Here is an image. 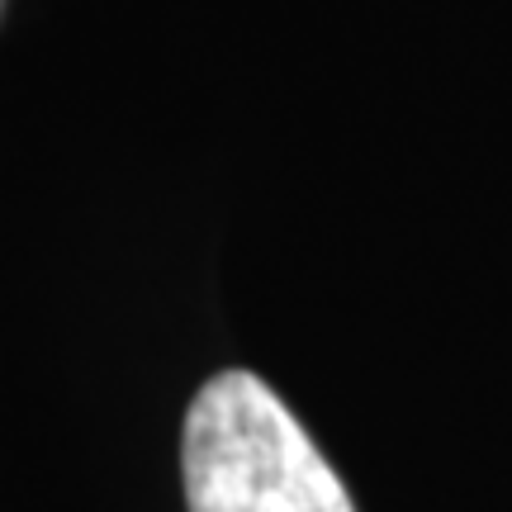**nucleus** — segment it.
<instances>
[{
	"label": "nucleus",
	"instance_id": "f257e3e1",
	"mask_svg": "<svg viewBox=\"0 0 512 512\" xmlns=\"http://www.w3.org/2000/svg\"><path fill=\"white\" fill-rule=\"evenodd\" d=\"M190 512H356L313 437L252 370L204 384L181 441Z\"/></svg>",
	"mask_w": 512,
	"mask_h": 512
}]
</instances>
